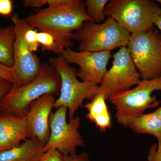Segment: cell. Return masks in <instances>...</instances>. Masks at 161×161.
<instances>
[{
    "mask_svg": "<svg viewBox=\"0 0 161 161\" xmlns=\"http://www.w3.org/2000/svg\"><path fill=\"white\" fill-rule=\"evenodd\" d=\"M44 152V145L37 139L28 138L19 146L0 152V161H39Z\"/></svg>",
    "mask_w": 161,
    "mask_h": 161,
    "instance_id": "cell-14",
    "label": "cell"
},
{
    "mask_svg": "<svg viewBox=\"0 0 161 161\" xmlns=\"http://www.w3.org/2000/svg\"><path fill=\"white\" fill-rule=\"evenodd\" d=\"M14 26L15 38L14 45L13 68L14 81L12 87H18L33 80L40 73L41 64L36 55L32 53L23 40V34L28 23L17 14L11 17Z\"/></svg>",
    "mask_w": 161,
    "mask_h": 161,
    "instance_id": "cell-10",
    "label": "cell"
},
{
    "mask_svg": "<svg viewBox=\"0 0 161 161\" xmlns=\"http://www.w3.org/2000/svg\"><path fill=\"white\" fill-rule=\"evenodd\" d=\"M60 77L49 64H41L38 76L26 84L12 87L0 104V112L25 116L31 105L46 95H60Z\"/></svg>",
    "mask_w": 161,
    "mask_h": 161,
    "instance_id": "cell-2",
    "label": "cell"
},
{
    "mask_svg": "<svg viewBox=\"0 0 161 161\" xmlns=\"http://www.w3.org/2000/svg\"><path fill=\"white\" fill-rule=\"evenodd\" d=\"M0 78L10 81H14V72L13 68L0 63Z\"/></svg>",
    "mask_w": 161,
    "mask_h": 161,
    "instance_id": "cell-23",
    "label": "cell"
},
{
    "mask_svg": "<svg viewBox=\"0 0 161 161\" xmlns=\"http://www.w3.org/2000/svg\"><path fill=\"white\" fill-rule=\"evenodd\" d=\"M75 40L79 41V51H110L126 47L130 33L112 18L103 23L88 21L75 33Z\"/></svg>",
    "mask_w": 161,
    "mask_h": 161,
    "instance_id": "cell-4",
    "label": "cell"
},
{
    "mask_svg": "<svg viewBox=\"0 0 161 161\" xmlns=\"http://www.w3.org/2000/svg\"><path fill=\"white\" fill-rule=\"evenodd\" d=\"M147 161H161V140L158 141V144L151 146Z\"/></svg>",
    "mask_w": 161,
    "mask_h": 161,
    "instance_id": "cell-22",
    "label": "cell"
},
{
    "mask_svg": "<svg viewBox=\"0 0 161 161\" xmlns=\"http://www.w3.org/2000/svg\"><path fill=\"white\" fill-rule=\"evenodd\" d=\"M136 87L119 92L109 101L115 107L116 119L121 125L130 119L143 114L146 110L156 108L160 101L152 93L161 91V76L149 80H140Z\"/></svg>",
    "mask_w": 161,
    "mask_h": 161,
    "instance_id": "cell-6",
    "label": "cell"
},
{
    "mask_svg": "<svg viewBox=\"0 0 161 161\" xmlns=\"http://www.w3.org/2000/svg\"><path fill=\"white\" fill-rule=\"evenodd\" d=\"M23 4V6L26 8H36L40 9L47 4V0H24Z\"/></svg>",
    "mask_w": 161,
    "mask_h": 161,
    "instance_id": "cell-26",
    "label": "cell"
},
{
    "mask_svg": "<svg viewBox=\"0 0 161 161\" xmlns=\"http://www.w3.org/2000/svg\"><path fill=\"white\" fill-rule=\"evenodd\" d=\"M37 38L40 46H42V51L53 52L59 56L61 54L62 51L56 39L50 34L45 32H38Z\"/></svg>",
    "mask_w": 161,
    "mask_h": 161,
    "instance_id": "cell-19",
    "label": "cell"
},
{
    "mask_svg": "<svg viewBox=\"0 0 161 161\" xmlns=\"http://www.w3.org/2000/svg\"><path fill=\"white\" fill-rule=\"evenodd\" d=\"M31 138L25 116L0 112V152L19 146Z\"/></svg>",
    "mask_w": 161,
    "mask_h": 161,
    "instance_id": "cell-13",
    "label": "cell"
},
{
    "mask_svg": "<svg viewBox=\"0 0 161 161\" xmlns=\"http://www.w3.org/2000/svg\"><path fill=\"white\" fill-rule=\"evenodd\" d=\"M72 1V0H47V5L49 8H57L67 5Z\"/></svg>",
    "mask_w": 161,
    "mask_h": 161,
    "instance_id": "cell-28",
    "label": "cell"
},
{
    "mask_svg": "<svg viewBox=\"0 0 161 161\" xmlns=\"http://www.w3.org/2000/svg\"><path fill=\"white\" fill-rule=\"evenodd\" d=\"M69 64L79 66L77 76L81 81L97 84L101 83L112 57L110 51L76 52L70 48L63 50L59 55Z\"/></svg>",
    "mask_w": 161,
    "mask_h": 161,
    "instance_id": "cell-11",
    "label": "cell"
},
{
    "mask_svg": "<svg viewBox=\"0 0 161 161\" xmlns=\"http://www.w3.org/2000/svg\"><path fill=\"white\" fill-rule=\"evenodd\" d=\"M15 32L13 25L2 28L0 31V63L13 67L14 45Z\"/></svg>",
    "mask_w": 161,
    "mask_h": 161,
    "instance_id": "cell-17",
    "label": "cell"
},
{
    "mask_svg": "<svg viewBox=\"0 0 161 161\" xmlns=\"http://www.w3.org/2000/svg\"><path fill=\"white\" fill-rule=\"evenodd\" d=\"M105 9L106 18H112L130 34L151 29L161 9L150 0H111Z\"/></svg>",
    "mask_w": 161,
    "mask_h": 161,
    "instance_id": "cell-5",
    "label": "cell"
},
{
    "mask_svg": "<svg viewBox=\"0 0 161 161\" xmlns=\"http://www.w3.org/2000/svg\"><path fill=\"white\" fill-rule=\"evenodd\" d=\"M124 126L129 127L135 133L150 134L158 141L161 140V119L156 111L130 119Z\"/></svg>",
    "mask_w": 161,
    "mask_h": 161,
    "instance_id": "cell-16",
    "label": "cell"
},
{
    "mask_svg": "<svg viewBox=\"0 0 161 161\" xmlns=\"http://www.w3.org/2000/svg\"><path fill=\"white\" fill-rule=\"evenodd\" d=\"M68 109L60 107L52 113L49 119L50 135L44 146V151L58 150L64 156L76 153L77 148L84 147V141L78 129L80 119L79 116L67 120Z\"/></svg>",
    "mask_w": 161,
    "mask_h": 161,
    "instance_id": "cell-8",
    "label": "cell"
},
{
    "mask_svg": "<svg viewBox=\"0 0 161 161\" xmlns=\"http://www.w3.org/2000/svg\"><path fill=\"white\" fill-rule=\"evenodd\" d=\"M113 57L112 66L107 70L95 94L102 95L106 100L119 92L130 89L141 80L127 47H120Z\"/></svg>",
    "mask_w": 161,
    "mask_h": 161,
    "instance_id": "cell-9",
    "label": "cell"
},
{
    "mask_svg": "<svg viewBox=\"0 0 161 161\" xmlns=\"http://www.w3.org/2000/svg\"><path fill=\"white\" fill-rule=\"evenodd\" d=\"M12 86L13 83L10 81L0 78V104Z\"/></svg>",
    "mask_w": 161,
    "mask_h": 161,
    "instance_id": "cell-25",
    "label": "cell"
},
{
    "mask_svg": "<svg viewBox=\"0 0 161 161\" xmlns=\"http://www.w3.org/2000/svg\"><path fill=\"white\" fill-rule=\"evenodd\" d=\"M25 19L31 27L52 35L62 52L74 46L76 35L73 31L80 29L85 22L92 21L82 0H72L57 8L38 9Z\"/></svg>",
    "mask_w": 161,
    "mask_h": 161,
    "instance_id": "cell-1",
    "label": "cell"
},
{
    "mask_svg": "<svg viewBox=\"0 0 161 161\" xmlns=\"http://www.w3.org/2000/svg\"><path fill=\"white\" fill-rule=\"evenodd\" d=\"M37 30L27 24L23 34V40L32 53L38 51L40 47L37 38Z\"/></svg>",
    "mask_w": 161,
    "mask_h": 161,
    "instance_id": "cell-20",
    "label": "cell"
},
{
    "mask_svg": "<svg viewBox=\"0 0 161 161\" xmlns=\"http://www.w3.org/2000/svg\"><path fill=\"white\" fill-rule=\"evenodd\" d=\"M49 64L60 77V95L56 99L54 108L60 107L68 109V121L75 118L76 112L82 106L86 99H91L96 94L98 85L79 81L77 71L61 57L49 58Z\"/></svg>",
    "mask_w": 161,
    "mask_h": 161,
    "instance_id": "cell-3",
    "label": "cell"
},
{
    "mask_svg": "<svg viewBox=\"0 0 161 161\" xmlns=\"http://www.w3.org/2000/svg\"><path fill=\"white\" fill-rule=\"evenodd\" d=\"M2 28H1V27H0V31H1V30H2Z\"/></svg>",
    "mask_w": 161,
    "mask_h": 161,
    "instance_id": "cell-32",
    "label": "cell"
},
{
    "mask_svg": "<svg viewBox=\"0 0 161 161\" xmlns=\"http://www.w3.org/2000/svg\"><path fill=\"white\" fill-rule=\"evenodd\" d=\"M56 100L54 95H43L31 105L25 116L31 138L37 139L44 146L49 137L50 117Z\"/></svg>",
    "mask_w": 161,
    "mask_h": 161,
    "instance_id": "cell-12",
    "label": "cell"
},
{
    "mask_svg": "<svg viewBox=\"0 0 161 161\" xmlns=\"http://www.w3.org/2000/svg\"><path fill=\"white\" fill-rule=\"evenodd\" d=\"M108 0H86L84 1L87 14L94 23H102L106 20L104 11Z\"/></svg>",
    "mask_w": 161,
    "mask_h": 161,
    "instance_id": "cell-18",
    "label": "cell"
},
{
    "mask_svg": "<svg viewBox=\"0 0 161 161\" xmlns=\"http://www.w3.org/2000/svg\"><path fill=\"white\" fill-rule=\"evenodd\" d=\"M157 2L159 3V4L161 5V0H158V1H157Z\"/></svg>",
    "mask_w": 161,
    "mask_h": 161,
    "instance_id": "cell-31",
    "label": "cell"
},
{
    "mask_svg": "<svg viewBox=\"0 0 161 161\" xmlns=\"http://www.w3.org/2000/svg\"><path fill=\"white\" fill-rule=\"evenodd\" d=\"M153 24L156 25L161 31V11L155 18Z\"/></svg>",
    "mask_w": 161,
    "mask_h": 161,
    "instance_id": "cell-29",
    "label": "cell"
},
{
    "mask_svg": "<svg viewBox=\"0 0 161 161\" xmlns=\"http://www.w3.org/2000/svg\"><path fill=\"white\" fill-rule=\"evenodd\" d=\"M127 46L142 80H151L161 77L160 35L152 29L131 34Z\"/></svg>",
    "mask_w": 161,
    "mask_h": 161,
    "instance_id": "cell-7",
    "label": "cell"
},
{
    "mask_svg": "<svg viewBox=\"0 0 161 161\" xmlns=\"http://www.w3.org/2000/svg\"><path fill=\"white\" fill-rule=\"evenodd\" d=\"M155 111L157 112V113L158 114L159 116H160V117L161 119V107L158 108Z\"/></svg>",
    "mask_w": 161,
    "mask_h": 161,
    "instance_id": "cell-30",
    "label": "cell"
},
{
    "mask_svg": "<svg viewBox=\"0 0 161 161\" xmlns=\"http://www.w3.org/2000/svg\"><path fill=\"white\" fill-rule=\"evenodd\" d=\"M39 161H65L64 156L58 150L49 149L43 153Z\"/></svg>",
    "mask_w": 161,
    "mask_h": 161,
    "instance_id": "cell-21",
    "label": "cell"
},
{
    "mask_svg": "<svg viewBox=\"0 0 161 161\" xmlns=\"http://www.w3.org/2000/svg\"><path fill=\"white\" fill-rule=\"evenodd\" d=\"M65 161H90L88 154L86 152L73 155L64 156Z\"/></svg>",
    "mask_w": 161,
    "mask_h": 161,
    "instance_id": "cell-27",
    "label": "cell"
},
{
    "mask_svg": "<svg viewBox=\"0 0 161 161\" xmlns=\"http://www.w3.org/2000/svg\"><path fill=\"white\" fill-rule=\"evenodd\" d=\"M13 9L11 0H0V15L3 16H11Z\"/></svg>",
    "mask_w": 161,
    "mask_h": 161,
    "instance_id": "cell-24",
    "label": "cell"
},
{
    "mask_svg": "<svg viewBox=\"0 0 161 161\" xmlns=\"http://www.w3.org/2000/svg\"><path fill=\"white\" fill-rule=\"evenodd\" d=\"M106 99L102 95L95 94L85 105L87 110L86 118L102 132H105L112 126V122Z\"/></svg>",
    "mask_w": 161,
    "mask_h": 161,
    "instance_id": "cell-15",
    "label": "cell"
}]
</instances>
